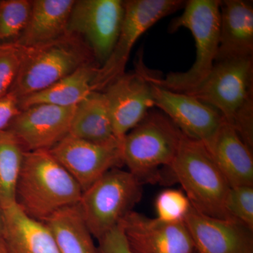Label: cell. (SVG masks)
<instances>
[{"label":"cell","mask_w":253,"mask_h":253,"mask_svg":"<svg viewBox=\"0 0 253 253\" xmlns=\"http://www.w3.org/2000/svg\"><path fill=\"white\" fill-rule=\"evenodd\" d=\"M81 188L49 150L26 151L16 187V204L28 217L44 222L76 206Z\"/></svg>","instance_id":"1"},{"label":"cell","mask_w":253,"mask_h":253,"mask_svg":"<svg viewBox=\"0 0 253 253\" xmlns=\"http://www.w3.org/2000/svg\"><path fill=\"white\" fill-rule=\"evenodd\" d=\"M219 113L253 149V57L216 61L207 78L188 93Z\"/></svg>","instance_id":"2"},{"label":"cell","mask_w":253,"mask_h":253,"mask_svg":"<svg viewBox=\"0 0 253 253\" xmlns=\"http://www.w3.org/2000/svg\"><path fill=\"white\" fill-rule=\"evenodd\" d=\"M219 4L220 0L186 1L182 14L171 22L169 31L184 28L191 32L196 49L194 64L185 72H171L166 78L150 74L144 68L149 81L169 90L188 94L207 78L219 47Z\"/></svg>","instance_id":"3"},{"label":"cell","mask_w":253,"mask_h":253,"mask_svg":"<svg viewBox=\"0 0 253 253\" xmlns=\"http://www.w3.org/2000/svg\"><path fill=\"white\" fill-rule=\"evenodd\" d=\"M169 168L195 209L211 217L231 219L225 208L230 186L204 143L183 134Z\"/></svg>","instance_id":"4"},{"label":"cell","mask_w":253,"mask_h":253,"mask_svg":"<svg viewBox=\"0 0 253 253\" xmlns=\"http://www.w3.org/2000/svg\"><path fill=\"white\" fill-rule=\"evenodd\" d=\"M23 49L19 72L10 90L18 99L49 87L83 66L97 64L87 46L71 35Z\"/></svg>","instance_id":"5"},{"label":"cell","mask_w":253,"mask_h":253,"mask_svg":"<svg viewBox=\"0 0 253 253\" xmlns=\"http://www.w3.org/2000/svg\"><path fill=\"white\" fill-rule=\"evenodd\" d=\"M142 184L128 170L113 168L83 191L80 212L98 241L120 225L142 196Z\"/></svg>","instance_id":"6"},{"label":"cell","mask_w":253,"mask_h":253,"mask_svg":"<svg viewBox=\"0 0 253 253\" xmlns=\"http://www.w3.org/2000/svg\"><path fill=\"white\" fill-rule=\"evenodd\" d=\"M183 134L162 111L150 110L123 138V165L142 183L154 179L158 168L172 164Z\"/></svg>","instance_id":"7"},{"label":"cell","mask_w":253,"mask_h":253,"mask_svg":"<svg viewBox=\"0 0 253 253\" xmlns=\"http://www.w3.org/2000/svg\"><path fill=\"white\" fill-rule=\"evenodd\" d=\"M182 0H126L121 31L112 52L98 68L95 91H103L110 83L126 73L129 55L136 41L163 18L184 8Z\"/></svg>","instance_id":"8"},{"label":"cell","mask_w":253,"mask_h":253,"mask_svg":"<svg viewBox=\"0 0 253 253\" xmlns=\"http://www.w3.org/2000/svg\"><path fill=\"white\" fill-rule=\"evenodd\" d=\"M124 11L122 0L75 1L66 34L81 40L101 66L109 57L117 41Z\"/></svg>","instance_id":"9"},{"label":"cell","mask_w":253,"mask_h":253,"mask_svg":"<svg viewBox=\"0 0 253 253\" xmlns=\"http://www.w3.org/2000/svg\"><path fill=\"white\" fill-rule=\"evenodd\" d=\"M101 91L106 96L115 136L121 143L155 106L152 84L142 63H139L135 72L125 73Z\"/></svg>","instance_id":"10"},{"label":"cell","mask_w":253,"mask_h":253,"mask_svg":"<svg viewBox=\"0 0 253 253\" xmlns=\"http://www.w3.org/2000/svg\"><path fill=\"white\" fill-rule=\"evenodd\" d=\"M50 152L85 191L105 173L123 165L121 144H94L70 135Z\"/></svg>","instance_id":"11"},{"label":"cell","mask_w":253,"mask_h":253,"mask_svg":"<svg viewBox=\"0 0 253 253\" xmlns=\"http://www.w3.org/2000/svg\"><path fill=\"white\" fill-rule=\"evenodd\" d=\"M120 226L131 253H196L184 222H164L131 211Z\"/></svg>","instance_id":"12"},{"label":"cell","mask_w":253,"mask_h":253,"mask_svg":"<svg viewBox=\"0 0 253 253\" xmlns=\"http://www.w3.org/2000/svg\"><path fill=\"white\" fill-rule=\"evenodd\" d=\"M151 83L155 106L165 113L184 135L205 145L212 140L224 121L219 112L194 96Z\"/></svg>","instance_id":"13"},{"label":"cell","mask_w":253,"mask_h":253,"mask_svg":"<svg viewBox=\"0 0 253 253\" xmlns=\"http://www.w3.org/2000/svg\"><path fill=\"white\" fill-rule=\"evenodd\" d=\"M75 107L37 104L21 110L6 130L26 151L49 150L69 134Z\"/></svg>","instance_id":"14"},{"label":"cell","mask_w":253,"mask_h":253,"mask_svg":"<svg viewBox=\"0 0 253 253\" xmlns=\"http://www.w3.org/2000/svg\"><path fill=\"white\" fill-rule=\"evenodd\" d=\"M184 224L196 253H253V231L235 219L211 217L192 206Z\"/></svg>","instance_id":"15"},{"label":"cell","mask_w":253,"mask_h":253,"mask_svg":"<svg viewBox=\"0 0 253 253\" xmlns=\"http://www.w3.org/2000/svg\"><path fill=\"white\" fill-rule=\"evenodd\" d=\"M245 57H253V1H220L219 47L215 62Z\"/></svg>","instance_id":"16"},{"label":"cell","mask_w":253,"mask_h":253,"mask_svg":"<svg viewBox=\"0 0 253 253\" xmlns=\"http://www.w3.org/2000/svg\"><path fill=\"white\" fill-rule=\"evenodd\" d=\"M205 146L230 187L253 186V151L232 126L223 121L212 140Z\"/></svg>","instance_id":"17"},{"label":"cell","mask_w":253,"mask_h":253,"mask_svg":"<svg viewBox=\"0 0 253 253\" xmlns=\"http://www.w3.org/2000/svg\"><path fill=\"white\" fill-rule=\"evenodd\" d=\"M3 241L7 253H60L52 233L16 204L2 210Z\"/></svg>","instance_id":"18"},{"label":"cell","mask_w":253,"mask_h":253,"mask_svg":"<svg viewBox=\"0 0 253 253\" xmlns=\"http://www.w3.org/2000/svg\"><path fill=\"white\" fill-rule=\"evenodd\" d=\"M74 0H34L24 31L15 42L23 48L46 44L66 34Z\"/></svg>","instance_id":"19"},{"label":"cell","mask_w":253,"mask_h":253,"mask_svg":"<svg viewBox=\"0 0 253 253\" xmlns=\"http://www.w3.org/2000/svg\"><path fill=\"white\" fill-rule=\"evenodd\" d=\"M69 134L94 144H121L115 136L107 101L103 91H92L76 106Z\"/></svg>","instance_id":"20"},{"label":"cell","mask_w":253,"mask_h":253,"mask_svg":"<svg viewBox=\"0 0 253 253\" xmlns=\"http://www.w3.org/2000/svg\"><path fill=\"white\" fill-rule=\"evenodd\" d=\"M99 65H86L49 87L20 98V109L37 104L75 107L94 91V81Z\"/></svg>","instance_id":"21"},{"label":"cell","mask_w":253,"mask_h":253,"mask_svg":"<svg viewBox=\"0 0 253 253\" xmlns=\"http://www.w3.org/2000/svg\"><path fill=\"white\" fill-rule=\"evenodd\" d=\"M44 223L52 233L60 253H99L78 205L58 211Z\"/></svg>","instance_id":"22"},{"label":"cell","mask_w":253,"mask_h":253,"mask_svg":"<svg viewBox=\"0 0 253 253\" xmlns=\"http://www.w3.org/2000/svg\"><path fill=\"white\" fill-rule=\"evenodd\" d=\"M25 151L11 131H0V207L16 204V187L22 168Z\"/></svg>","instance_id":"23"},{"label":"cell","mask_w":253,"mask_h":253,"mask_svg":"<svg viewBox=\"0 0 253 253\" xmlns=\"http://www.w3.org/2000/svg\"><path fill=\"white\" fill-rule=\"evenodd\" d=\"M31 8L29 0H0V44L17 41L27 25Z\"/></svg>","instance_id":"24"},{"label":"cell","mask_w":253,"mask_h":253,"mask_svg":"<svg viewBox=\"0 0 253 253\" xmlns=\"http://www.w3.org/2000/svg\"><path fill=\"white\" fill-rule=\"evenodd\" d=\"M191 207L189 199L181 190H163L155 200L156 218L164 222H184Z\"/></svg>","instance_id":"25"},{"label":"cell","mask_w":253,"mask_h":253,"mask_svg":"<svg viewBox=\"0 0 253 253\" xmlns=\"http://www.w3.org/2000/svg\"><path fill=\"white\" fill-rule=\"evenodd\" d=\"M225 208L231 219L240 221L253 231V186L231 187Z\"/></svg>","instance_id":"26"},{"label":"cell","mask_w":253,"mask_h":253,"mask_svg":"<svg viewBox=\"0 0 253 253\" xmlns=\"http://www.w3.org/2000/svg\"><path fill=\"white\" fill-rule=\"evenodd\" d=\"M24 49L15 42L0 44V97L7 94L19 72Z\"/></svg>","instance_id":"27"},{"label":"cell","mask_w":253,"mask_h":253,"mask_svg":"<svg viewBox=\"0 0 253 253\" xmlns=\"http://www.w3.org/2000/svg\"><path fill=\"white\" fill-rule=\"evenodd\" d=\"M98 241L99 253H131L120 225Z\"/></svg>","instance_id":"28"},{"label":"cell","mask_w":253,"mask_h":253,"mask_svg":"<svg viewBox=\"0 0 253 253\" xmlns=\"http://www.w3.org/2000/svg\"><path fill=\"white\" fill-rule=\"evenodd\" d=\"M21 111L19 99L12 91L0 97V131L6 130Z\"/></svg>","instance_id":"29"},{"label":"cell","mask_w":253,"mask_h":253,"mask_svg":"<svg viewBox=\"0 0 253 253\" xmlns=\"http://www.w3.org/2000/svg\"><path fill=\"white\" fill-rule=\"evenodd\" d=\"M3 231V218H2V210L0 207V239H1Z\"/></svg>","instance_id":"30"},{"label":"cell","mask_w":253,"mask_h":253,"mask_svg":"<svg viewBox=\"0 0 253 253\" xmlns=\"http://www.w3.org/2000/svg\"><path fill=\"white\" fill-rule=\"evenodd\" d=\"M0 253H7V251L5 249L4 245L1 239H0Z\"/></svg>","instance_id":"31"},{"label":"cell","mask_w":253,"mask_h":253,"mask_svg":"<svg viewBox=\"0 0 253 253\" xmlns=\"http://www.w3.org/2000/svg\"></svg>","instance_id":"32"}]
</instances>
